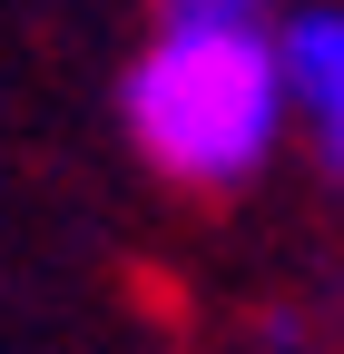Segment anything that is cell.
I'll return each mask as SVG.
<instances>
[{
	"label": "cell",
	"instance_id": "cell-1",
	"mask_svg": "<svg viewBox=\"0 0 344 354\" xmlns=\"http://www.w3.org/2000/svg\"><path fill=\"white\" fill-rule=\"evenodd\" d=\"M285 109V30H266V0H167L148 59L128 69V138L187 187L256 177Z\"/></svg>",
	"mask_w": 344,
	"mask_h": 354
},
{
	"label": "cell",
	"instance_id": "cell-2",
	"mask_svg": "<svg viewBox=\"0 0 344 354\" xmlns=\"http://www.w3.org/2000/svg\"><path fill=\"white\" fill-rule=\"evenodd\" d=\"M285 88L325 167H344V10H295L285 20Z\"/></svg>",
	"mask_w": 344,
	"mask_h": 354
}]
</instances>
